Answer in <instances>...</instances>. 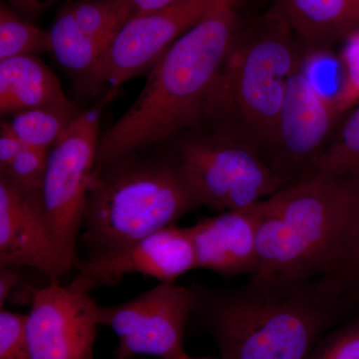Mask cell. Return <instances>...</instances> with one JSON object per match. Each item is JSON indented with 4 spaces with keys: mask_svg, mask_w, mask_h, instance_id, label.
<instances>
[{
    "mask_svg": "<svg viewBox=\"0 0 359 359\" xmlns=\"http://www.w3.org/2000/svg\"><path fill=\"white\" fill-rule=\"evenodd\" d=\"M233 7L214 6L149 72L128 111L101 135L95 166L200 128L205 101L241 27Z\"/></svg>",
    "mask_w": 359,
    "mask_h": 359,
    "instance_id": "1",
    "label": "cell"
},
{
    "mask_svg": "<svg viewBox=\"0 0 359 359\" xmlns=\"http://www.w3.org/2000/svg\"><path fill=\"white\" fill-rule=\"evenodd\" d=\"M195 313L224 359H309L346 299L323 278L250 280L240 287L193 285Z\"/></svg>",
    "mask_w": 359,
    "mask_h": 359,
    "instance_id": "2",
    "label": "cell"
},
{
    "mask_svg": "<svg viewBox=\"0 0 359 359\" xmlns=\"http://www.w3.org/2000/svg\"><path fill=\"white\" fill-rule=\"evenodd\" d=\"M299 44L273 6L241 25L208 95L198 131L243 142L266 160L290 78L304 65Z\"/></svg>",
    "mask_w": 359,
    "mask_h": 359,
    "instance_id": "3",
    "label": "cell"
},
{
    "mask_svg": "<svg viewBox=\"0 0 359 359\" xmlns=\"http://www.w3.org/2000/svg\"><path fill=\"white\" fill-rule=\"evenodd\" d=\"M199 207L169 151L125 156L94 168L81 242L88 256L121 249Z\"/></svg>",
    "mask_w": 359,
    "mask_h": 359,
    "instance_id": "4",
    "label": "cell"
},
{
    "mask_svg": "<svg viewBox=\"0 0 359 359\" xmlns=\"http://www.w3.org/2000/svg\"><path fill=\"white\" fill-rule=\"evenodd\" d=\"M353 197L351 175L311 177L257 203V266L250 280L325 278Z\"/></svg>",
    "mask_w": 359,
    "mask_h": 359,
    "instance_id": "5",
    "label": "cell"
},
{
    "mask_svg": "<svg viewBox=\"0 0 359 359\" xmlns=\"http://www.w3.org/2000/svg\"><path fill=\"white\" fill-rule=\"evenodd\" d=\"M182 135L168 151L200 205L235 211L285 188L266 160L247 144L198 130Z\"/></svg>",
    "mask_w": 359,
    "mask_h": 359,
    "instance_id": "6",
    "label": "cell"
},
{
    "mask_svg": "<svg viewBox=\"0 0 359 359\" xmlns=\"http://www.w3.org/2000/svg\"><path fill=\"white\" fill-rule=\"evenodd\" d=\"M100 136L98 113H80L51 148L40 190L56 244L73 269L80 261L76 243Z\"/></svg>",
    "mask_w": 359,
    "mask_h": 359,
    "instance_id": "7",
    "label": "cell"
},
{
    "mask_svg": "<svg viewBox=\"0 0 359 359\" xmlns=\"http://www.w3.org/2000/svg\"><path fill=\"white\" fill-rule=\"evenodd\" d=\"M334 95L323 93L304 65L290 78L266 162L285 187L313 175L341 122Z\"/></svg>",
    "mask_w": 359,
    "mask_h": 359,
    "instance_id": "8",
    "label": "cell"
},
{
    "mask_svg": "<svg viewBox=\"0 0 359 359\" xmlns=\"http://www.w3.org/2000/svg\"><path fill=\"white\" fill-rule=\"evenodd\" d=\"M196 306L194 285L160 283L130 301L99 306V323L111 328L119 339L116 359L136 355L181 359L187 353V323Z\"/></svg>",
    "mask_w": 359,
    "mask_h": 359,
    "instance_id": "9",
    "label": "cell"
},
{
    "mask_svg": "<svg viewBox=\"0 0 359 359\" xmlns=\"http://www.w3.org/2000/svg\"><path fill=\"white\" fill-rule=\"evenodd\" d=\"M30 299L26 334L33 359H93L100 323L90 294L51 278L44 287L30 289Z\"/></svg>",
    "mask_w": 359,
    "mask_h": 359,
    "instance_id": "10",
    "label": "cell"
},
{
    "mask_svg": "<svg viewBox=\"0 0 359 359\" xmlns=\"http://www.w3.org/2000/svg\"><path fill=\"white\" fill-rule=\"evenodd\" d=\"M75 269L76 276L68 287L90 294L134 273L173 283L197 269V259L189 228L173 224L121 249L80 259Z\"/></svg>",
    "mask_w": 359,
    "mask_h": 359,
    "instance_id": "11",
    "label": "cell"
},
{
    "mask_svg": "<svg viewBox=\"0 0 359 359\" xmlns=\"http://www.w3.org/2000/svg\"><path fill=\"white\" fill-rule=\"evenodd\" d=\"M212 6L210 0H180L165 8L135 14L104 52L106 84L117 86L150 72L172 45Z\"/></svg>",
    "mask_w": 359,
    "mask_h": 359,
    "instance_id": "12",
    "label": "cell"
},
{
    "mask_svg": "<svg viewBox=\"0 0 359 359\" xmlns=\"http://www.w3.org/2000/svg\"><path fill=\"white\" fill-rule=\"evenodd\" d=\"M29 266L60 278L72 266L59 250L39 189L0 174V268Z\"/></svg>",
    "mask_w": 359,
    "mask_h": 359,
    "instance_id": "13",
    "label": "cell"
},
{
    "mask_svg": "<svg viewBox=\"0 0 359 359\" xmlns=\"http://www.w3.org/2000/svg\"><path fill=\"white\" fill-rule=\"evenodd\" d=\"M257 205L222 212L190 226L197 269L223 276L254 275L257 266Z\"/></svg>",
    "mask_w": 359,
    "mask_h": 359,
    "instance_id": "14",
    "label": "cell"
},
{
    "mask_svg": "<svg viewBox=\"0 0 359 359\" xmlns=\"http://www.w3.org/2000/svg\"><path fill=\"white\" fill-rule=\"evenodd\" d=\"M302 47L325 53L359 29V0H273Z\"/></svg>",
    "mask_w": 359,
    "mask_h": 359,
    "instance_id": "15",
    "label": "cell"
},
{
    "mask_svg": "<svg viewBox=\"0 0 359 359\" xmlns=\"http://www.w3.org/2000/svg\"><path fill=\"white\" fill-rule=\"evenodd\" d=\"M57 76L35 55L0 60V112L14 115L33 108L65 102Z\"/></svg>",
    "mask_w": 359,
    "mask_h": 359,
    "instance_id": "16",
    "label": "cell"
},
{
    "mask_svg": "<svg viewBox=\"0 0 359 359\" xmlns=\"http://www.w3.org/2000/svg\"><path fill=\"white\" fill-rule=\"evenodd\" d=\"M51 52L59 66L84 95H96L106 84L102 60L105 49L84 32L66 6L58 11L50 30Z\"/></svg>",
    "mask_w": 359,
    "mask_h": 359,
    "instance_id": "17",
    "label": "cell"
},
{
    "mask_svg": "<svg viewBox=\"0 0 359 359\" xmlns=\"http://www.w3.org/2000/svg\"><path fill=\"white\" fill-rule=\"evenodd\" d=\"M80 113L76 104L68 99L65 102L16 113L6 123L25 145L51 150Z\"/></svg>",
    "mask_w": 359,
    "mask_h": 359,
    "instance_id": "18",
    "label": "cell"
},
{
    "mask_svg": "<svg viewBox=\"0 0 359 359\" xmlns=\"http://www.w3.org/2000/svg\"><path fill=\"white\" fill-rule=\"evenodd\" d=\"M353 197L340 235L334 264L323 280L344 299L353 297L359 287V167L349 174Z\"/></svg>",
    "mask_w": 359,
    "mask_h": 359,
    "instance_id": "19",
    "label": "cell"
},
{
    "mask_svg": "<svg viewBox=\"0 0 359 359\" xmlns=\"http://www.w3.org/2000/svg\"><path fill=\"white\" fill-rule=\"evenodd\" d=\"M65 6L78 25L105 50L135 15L129 0H74Z\"/></svg>",
    "mask_w": 359,
    "mask_h": 359,
    "instance_id": "20",
    "label": "cell"
},
{
    "mask_svg": "<svg viewBox=\"0 0 359 359\" xmlns=\"http://www.w3.org/2000/svg\"><path fill=\"white\" fill-rule=\"evenodd\" d=\"M51 50L49 32L35 25L13 11L6 2L0 4V60L16 56L35 55Z\"/></svg>",
    "mask_w": 359,
    "mask_h": 359,
    "instance_id": "21",
    "label": "cell"
},
{
    "mask_svg": "<svg viewBox=\"0 0 359 359\" xmlns=\"http://www.w3.org/2000/svg\"><path fill=\"white\" fill-rule=\"evenodd\" d=\"M359 167V104L340 122L327 151L311 177L341 178Z\"/></svg>",
    "mask_w": 359,
    "mask_h": 359,
    "instance_id": "22",
    "label": "cell"
},
{
    "mask_svg": "<svg viewBox=\"0 0 359 359\" xmlns=\"http://www.w3.org/2000/svg\"><path fill=\"white\" fill-rule=\"evenodd\" d=\"M340 51L341 82L334 98L344 117L359 104V29L351 33Z\"/></svg>",
    "mask_w": 359,
    "mask_h": 359,
    "instance_id": "23",
    "label": "cell"
},
{
    "mask_svg": "<svg viewBox=\"0 0 359 359\" xmlns=\"http://www.w3.org/2000/svg\"><path fill=\"white\" fill-rule=\"evenodd\" d=\"M50 150L25 145L0 174L28 188L41 190Z\"/></svg>",
    "mask_w": 359,
    "mask_h": 359,
    "instance_id": "24",
    "label": "cell"
},
{
    "mask_svg": "<svg viewBox=\"0 0 359 359\" xmlns=\"http://www.w3.org/2000/svg\"><path fill=\"white\" fill-rule=\"evenodd\" d=\"M309 359H359V320L321 337Z\"/></svg>",
    "mask_w": 359,
    "mask_h": 359,
    "instance_id": "25",
    "label": "cell"
},
{
    "mask_svg": "<svg viewBox=\"0 0 359 359\" xmlns=\"http://www.w3.org/2000/svg\"><path fill=\"white\" fill-rule=\"evenodd\" d=\"M0 359H33L26 334V314L0 311Z\"/></svg>",
    "mask_w": 359,
    "mask_h": 359,
    "instance_id": "26",
    "label": "cell"
},
{
    "mask_svg": "<svg viewBox=\"0 0 359 359\" xmlns=\"http://www.w3.org/2000/svg\"><path fill=\"white\" fill-rule=\"evenodd\" d=\"M15 13L29 21L36 20L60 0H2Z\"/></svg>",
    "mask_w": 359,
    "mask_h": 359,
    "instance_id": "27",
    "label": "cell"
},
{
    "mask_svg": "<svg viewBox=\"0 0 359 359\" xmlns=\"http://www.w3.org/2000/svg\"><path fill=\"white\" fill-rule=\"evenodd\" d=\"M23 146L25 144L13 134L7 123L2 122L0 131V169L8 166Z\"/></svg>",
    "mask_w": 359,
    "mask_h": 359,
    "instance_id": "28",
    "label": "cell"
},
{
    "mask_svg": "<svg viewBox=\"0 0 359 359\" xmlns=\"http://www.w3.org/2000/svg\"><path fill=\"white\" fill-rule=\"evenodd\" d=\"M21 282L20 266H2L0 268V308L4 309L11 292Z\"/></svg>",
    "mask_w": 359,
    "mask_h": 359,
    "instance_id": "29",
    "label": "cell"
},
{
    "mask_svg": "<svg viewBox=\"0 0 359 359\" xmlns=\"http://www.w3.org/2000/svg\"><path fill=\"white\" fill-rule=\"evenodd\" d=\"M180 0H129L135 14L158 11L176 4Z\"/></svg>",
    "mask_w": 359,
    "mask_h": 359,
    "instance_id": "30",
    "label": "cell"
},
{
    "mask_svg": "<svg viewBox=\"0 0 359 359\" xmlns=\"http://www.w3.org/2000/svg\"><path fill=\"white\" fill-rule=\"evenodd\" d=\"M214 6L233 7L240 0H210Z\"/></svg>",
    "mask_w": 359,
    "mask_h": 359,
    "instance_id": "31",
    "label": "cell"
},
{
    "mask_svg": "<svg viewBox=\"0 0 359 359\" xmlns=\"http://www.w3.org/2000/svg\"><path fill=\"white\" fill-rule=\"evenodd\" d=\"M181 359H224L223 358H193L190 354L186 353L185 355L183 356Z\"/></svg>",
    "mask_w": 359,
    "mask_h": 359,
    "instance_id": "32",
    "label": "cell"
},
{
    "mask_svg": "<svg viewBox=\"0 0 359 359\" xmlns=\"http://www.w3.org/2000/svg\"><path fill=\"white\" fill-rule=\"evenodd\" d=\"M353 299H359V287L358 290H356L355 294H354Z\"/></svg>",
    "mask_w": 359,
    "mask_h": 359,
    "instance_id": "33",
    "label": "cell"
}]
</instances>
